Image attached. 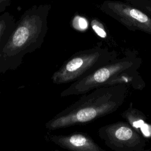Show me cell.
I'll list each match as a JSON object with an SVG mask.
<instances>
[{"label": "cell", "mask_w": 151, "mask_h": 151, "mask_svg": "<svg viewBox=\"0 0 151 151\" xmlns=\"http://www.w3.org/2000/svg\"><path fill=\"white\" fill-rule=\"evenodd\" d=\"M51 6L33 5L17 21L5 45L0 50V74L17 70L24 56L40 48L48 31V17Z\"/></svg>", "instance_id": "obj_1"}, {"label": "cell", "mask_w": 151, "mask_h": 151, "mask_svg": "<svg viewBox=\"0 0 151 151\" xmlns=\"http://www.w3.org/2000/svg\"><path fill=\"white\" fill-rule=\"evenodd\" d=\"M130 87L119 84L95 88L82 96L49 120L45 127L50 130L87 124L114 113L124 103Z\"/></svg>", "instance_id": "obj_2"}, {"label": "cell", "mask_w": 151, "mask_h": 151, "mask_svg": "<svg viewBox=\"0 0 151 151\" xmlns=\"http://www.w3.org/2000/svg\"><path fill=\"white\" fill-rule=\"evenodd\" d=\"M119 57L73 82L60 93L61 97L86 94L95 88L119 84H125L133 90H142L146 86L139 68L142 58L136 51L126 50Z\"/></svg>", "instance_id": "obj_3"}, {"label": "cell", "mask_w": 151, "mask_h": 151, "mask_svg": "<svg viewBox=\"0 0 151 151\" xmlns=\"http://www.w3.org/2000/svg\"><path fill=\"white\" fill-rule=\"evenodd\" d=\"M119 57L116 50L98 42L92 48L73 54L53 73L51 80L55 84L73 83Z\"/></svg>", "instance_id": "obj_4"}, {"label": "cell", "mask_w": 151, "mask_h": 151, "mask_svg": "<svg viewBox=\"0 0 151 151\" xmlns=\"http://www.w3.org/2000/svg\"><path fill=\"white\" fill-rule=\"evenodd\" d=\"M98 135L106 145L115 151H143L145 138L128 122H117L101 127Z\"/></svg>", "instance_id": "obj_5"}, {"label": "cell", "mask_w": 151, "mask_h": 151, "mask_svg": "<svg viewBox=\"0 0 151 151\" xmlns=\"http://www.w3.org/2000/svg\"><path fill=\"white\" fill-rule=\"evenodd\" d=\"M103 11L131 31H140L151 35V16L119 1L106 2Z\"/></svg>", "instance_id": "obj_6"}, {"label": "cell", "mask_w": 151, "mask_h": 151, "mask_svg": "<svg viewBox=\"0 0 151 151\" xmlns=\"http://www.w3.org/2000/svg\"><path fill=\"white\" fill-rule=\"evenodd\" d=\"M50 141L61 148L72 151H104L87 134L73 133L67 135L48 134Z\"/></svg>", "instance_id": "obj_7"}, {"label": "cell", "mask_w": 151, "mask_h": 151, "mask_svg": "<svg viewBox=\"0 0 151 151\" xmlns=\"http://www.w3.org/2000/svg\"><path fill=\"white\" fill-rule=\"evenodd\" d=\"M14 17L8 12L5 11L0 15V50L5 45L16 24Z\"/></svg>", "instance_id": "obj_8"}, {"label": "cell", "mask_w": 151, "mask_h": 151, "mask_svg": "<svg viewBox=\"0 0 151 151\" xmlns=\"http://www.w3.org/2000/svg\"><path fill=\"white\" fill-rule=\"evenodd\" d=\"M122 116L137 132L141 127L147 122V117L139 109L134 108L131 103L129 107L122 113Z\"/></svg>", "instance_id": "obj_9"}, {"label": "cell", "mask_w": 151, "mask_h": 151, "mask_svg": "<svg viewBox=\"0 0 151 151\" xmlns=\"http://www.w3.org/2000/svg\"><path fill=\"white\" fill-rule=\"evenodd\" d=\"M90 25L95 34L100 38L106 42L109 45L110 47L113 48L117 45L116 42L110 36V35L107 32L104 25L100 21L97 19H93L91 20Z\"/></svg>", "instance_id": "obj_10"}, {"label": "cell", "mask_w": 151, "mask_h": 151, "mask_svg": "<svg viewBox=\"0 0 151 151\" xmlns=\"http://www.w3.org/2000/svg\"><path fill=\"white\" fill-rule=\"evenodd\" d=\"M72 27L78 31H85L88 29V22L87 19L84 17L76 15L71 21Z\"/></svg>", "instance_id": "obj_11"}, {"label": "cell", "mask_w": 151, "mask_h": 151, "mask_svg": "<svg viewBox=\"0 0 151 151\" xmlns=\"http://www.w3.org/2000/svg\"><path fill=\"white\" fill-rule=\"evenodd\" d=\"M139 133L144 137L151 139V123L146 122L140 129Z\"/></svg>", "instance_id": "obj_12"}, {"label": "cell", "mask_w": 151, "mask_h": 151, "mask_svg": "<svg viewBox=\"0 0 151 151\" xmlns=\"http://www.w3.org/2000/svg\"><path fill=\"white\" fill-rule=\"evenodd\" d=\"M11 4V0H0V14L4 12Z\"/></svg>", "instance_id": "obj_13"}, {"label": "cell", "mask_w": 151, "mask_h": 151, "mask_svg": "<svg viewBox=\"0 0 151 151\" xmlns=\"http://www.w3.org/2000/svg\"><path fill=\"white\" fill-rule=\"evenodd\" d=\"M144 9L147 11L150 16H151V6H146L144 8Z\"/></svg>", "instance_id": "obj_14"}]
</instances>
